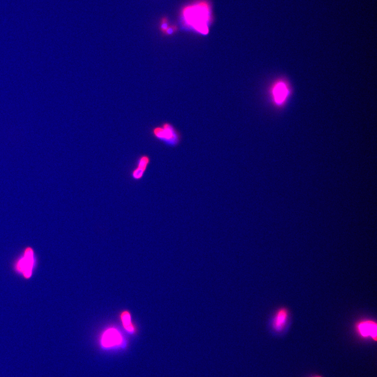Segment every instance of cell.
<instances>
[{
  "label": "cell",
  "instance_id": "6da1fadb",
  "mask_svg": "<svg viewBox=\"0 0 377 377\" xmlns=\"http://www.w3.org/2000/svg\"><path fill=\"white\" fill-rule=\"evenodd\" d=\"M37 258L33 249H25L13 264L15 272L25 279H29L33 275L37 265Z\"/></svg>",
  "mask_w": 377,
  "mask_h": 377
},
{
  "label": "cell",
  "instance_id": "7a4b0ae2",
  "mask_svg": "<svg viewBox=\"0 0 377 377\" xmlns=\"http://www.w3.org/2000/svg\"><path fill=\"white\" fill-rule=\"evenodd\" d=\"M204 7H194L187 8L184 15L186 22L198 32L206 34L208 32L207 24L208 21V11Z\"/></svg>",
  "mask_w": 377,
  "mask_h": 377
},
{
  "label": "cell",
  "instance_id": "3957f363",
  "mask_svg": "<svg viewBox=\"0 0 377 377\" xmlns=\"http://www.w3.org/2000/svg\"><path fill=\"white\" fill-rule=\"evenodd\" d=\"M152 133L154 137L171 146H174L179 142V137L172 126L164 124L162 127L155 128Z\"/></svg>",
  "mask_w": 377,
  "mask_h": 377
},
{
  "label": "cell",
  "instance_id": "277c9868",
  "mask_svg": "<svg viewBox=\"0 0 377 377\" xmlns=\"http://www.w3.org/2000/svg\"><path fill=\"white\" fill-rule=\"evenodd\" d=\"M123 342L124 339L122 334L118 330L113 328L105 330L100 339L101 345L105 349L122 347Z\"/></svg>",
  "mask_w": 377,
  "mask_h": 377
},
{
  "label": "cell",
  "instance_id": "5b68a950",
  "mask_svg": "<svg viewBox=\"0 0 377 377\" xmlns=\"http://www.w3.org/2000/svg\"><path fill=\"white\" fill-rule=\"evenodd\" d=\"M356 331L363 338H371L374 341L377 339L376 323L371 320H363L357 323Z\"/></svg>",
  "mask_w": 377,
  "mask_h": 377
},
{
  "label": "cell",
  "instance_id": "8992f818",
  "mask_svg": "<svg viewBox=\"0 0 377 377\" xmlns=\"http://www.w3.org/2000/svg\"><path fill=\"white\" fill-rule=\"evenodd\" d=\"M289 317V312L285 308H281L275 313L272 321L273 329L280 332L285 327Z\"/></svg>",
  "mask_w": 377,
  "mask_h": 377
},
{
  "label": "cell",
  "instance_id": "52a82bcc",
  "mask_svg": "<svg viewBox=\"0 0 377 377\" xmlns=\"http://www.w3.org/2000/svg\"><path fill=\"white\" fill-rule=\"evenodd\" d=\"M289 95V90L286 85L282 82L277 83L273 89V96L277 104H281Z\"/></svg>",
  "mask_w": 377,
  "mask_h": 377
},
{
  "label": "cell",
  "instance_id": "ba28073f",
  "mask_svg": "<svg viewBox=\"0 0 377 377\" xmlns=\"http://www.w3.org/2000/svg\"><path fill=\"white\" fill-rule=\"evenodd\" d=\"M120 319L125 330L130 334H134L136 332V328L132 322L130 313L127 311L123 312L120 315Z\"/></svg>",
  "mask_w": 377,
  "mask_h": 377
},
{
  "label": "cell",
  "instance_id": "9c48e42d",
  "mask_svg": "<svg viewBox=\"0 0 377 377\" xmlns=\"http://www.w3.org/2000/svg\"><path fill=\"white\" fill-rule=\"evenodd\" d=\"M150 163L151 158L150 156L146 155H143L139 157L136 167L146 171Z\"/></svg>",
  "mask_w": 377,
  "mask_h": 377
},
{
  "label": "cell",
  "instance_id": "30bf717a",
  "mask_svg": "<svg viewBox=\"0 0 377 377\" xmlns=\"http://www.w3.org/2000/svg\"><path fill=\"white\" fill-rule=\"evenodd\" d=\"M145 172L141 169L136 167L131 172V177L134 180H140L144 177Z\"/></svg>",
  "mask_w": 377,
  "mask_h": 377
},
{
  "label": "cell",
  "instance_id": "8fae6325",
  "mask_svg": "<svg viewBox=\"0 0 377 377\" xmlns=\"http://www.w3.org/2000/svg\"><path fill=\"white\" fill-rule=\"evenodd\" d=\"M169 26L168 24V21L166 18H163L162 20H161V26H160V30L163 32H165L166 30L168 29Z\"/></svg>",
  "mask_w": 377,
  "mask_h": 377
},
{
  "label": "cell",
  "instance_id": "7c38bea8",
  "mask_svg": "<svg viewBox=\"0 0 377 377\" xmlns=\"http://www.w3.org/2000/svg\"><path fill=\"white\" fill-rule=\"evenodd\" d=\"M316 377H321V376H316Z\"/></svg>",
  "mask_w": 377,
  "mask_h": 377
}]
</instances>
